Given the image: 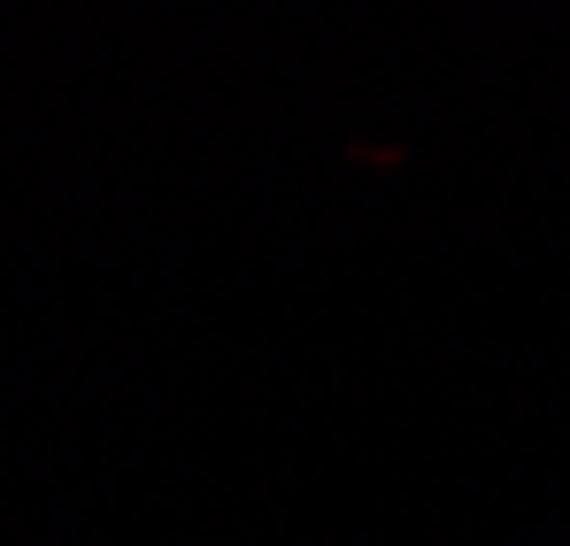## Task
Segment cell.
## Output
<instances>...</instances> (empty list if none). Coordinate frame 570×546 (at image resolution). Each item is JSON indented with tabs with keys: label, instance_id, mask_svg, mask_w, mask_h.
Returning <instances> with one entry per match:
<instances>
[]
</instances>
